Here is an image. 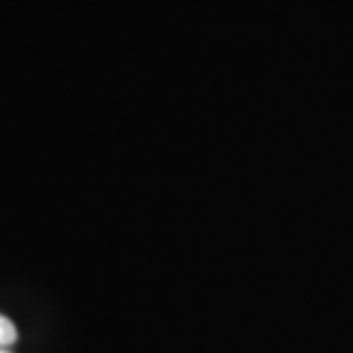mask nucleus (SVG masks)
<instances>
[{
	"instance_id": "nucleus-1",
	"label": "nucleus",
	"mask_w": 353,
	"mask_h": 353,
	"mask_svg": "<svg viewBox=\"0 0 353 353\" xmlns=\"http://www.w3.org/2000/svg\"><path fill=\"white\" fill-rule=\"evenodd\" d=\"M18 340V330L6 316L0 314V345H12Z\"/></svg>"
},
{
	"instance_id": "nucleus-2",
	"label": "nucleus",
	"mask_w": 353,
	"mask_h": 353,
	"mask_svg": "<svg viewBox=\"0 0 353 353\" xmlns=\"http://www.w3.org/2000/svg\"><path fill=\"white\" fill-rule=\"evenodd\" d=\"M0 353H8V352H4V350H0Z\"/></svg>"
}]
</instances>
